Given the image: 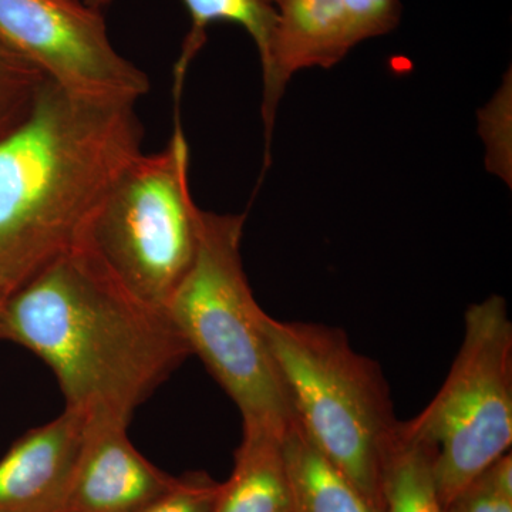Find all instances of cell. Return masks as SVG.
I'll list each match as a JSON object with an SVG mask.
<instances>
[{
  "label": "cell",
  "mask_w": 512,
  "mask_h": 512,
  "mask_svg": "<svg viewBox=\"0 0 512 512\" xmlns=\"http://www.w3.org/2000/svg\"><path fill=\"white\" fill-rule=\"evenodd\" d=\"M143 140L136 103L46 80L28 114L0 137V291L10 295L77 247Z\"/></svg>",
  "instance_id": "2"
},
{
  "label": "cell",
  "mask_w": 512,
  "mask_h": 512,
  "mask_svg": "<svg viewBox=\"0 0 512 512\" xmlns=\"http://www.w3.org/2000/svg\"><path fill=\"white\" fill-rule=\"evenodd\" d=\"M177 478L133 446L126 426L89 423L63 512H140L167 494Z\"/></svg>",
  "instance_id": "9"
},
{
  "label": "cell",
  "mask_w": 512,
  "mask_h": 512,
  "mask_svg": "<svg viewBox=\"0 0 512 512\" xmlns=\"http://www.w3.org/2000/svg\"><path fill=\"white\" fill-rule=\"evenodd\" d=\"M443 512H512L511 451L495 460Z\"/></svg>",
  "instance_id": "16"
},
{
  "label": "cell",
  "mask_w": 512,
  "mask_h": 512,
  "mask_svg": "<svg viewBox=\"0 0 512 512\" xmlns=\"http://www.w3.org/2000/svg\"><path fill=\"white\" fill-rule=\"evenodd\" d=\"M218 485L208 474H185L167 494L140 512H212Z\"/></svg>",
  "instance_id": "17"
},
{
  "label": "cell",
  "mask_w": 512,
  "mask_h": 512,
  "mask_svg": "<svg viewBox=\"0 0 512 512\" xmlns=\"http://www.w3.org/2000/svg\"><path fill=\"white\" fill-rule=\"evenodd\" d=\"M262 328L306 436L384 512L383 460L400 420L382 367L342 329L266 312Z\"/></svg>",
  "instance_id": "4"
},
{
  "label": "cell",
  "mask_w": 512,
  "mask_h": 512,
  "mask_svg": "<svg viewBox=\"0 0 512 512\" xmlns=\"http://www.w3.org/2000/svg\"><path fill=\"white\" fill-rule=\"evenodd\" d=\"M245 218L202 211L197 256L167 313L192 355L237 404L242 427L284 437L299 421L242 264Z\"/></svg>",
  "instance_id": "3"
},
{
  "label": "cell",
  "mask_w": 512,
  "mask_h": 512,
  "mask_svg": "<svg viewBox=\"0 0 512 512\" xmlns=\"http://www.w3.org/2000/svg\"><path fill=\"white\" fill-rule=\"evenodd\" d=\"M384 512H443L433 473V451L400 421L382 467Z\"/></svg>",
  "instance_id": "14"
},
{
  "label": "cell",
  "mask_w": 512,
  "mask_h": 512,
  "mask_svg": "<svg viewBox=\"0 0 512 512\" xmlns=\"http://www.w3.org/2000/svg\"><path fill=\"white\" fill-rule=\"evenodd\" d=\"M212 512H295L282 436L244 429L231 476L218 485Z\"/></svg>",
  "instance_id": "11"
},
{
  "label": "cell",
  "mask_w": 512,
  "mask_h": 512,
  "mask_svg": "<svg viewBox=\"0 0 512 512\" xmlns=\"http://www.w3.org/2000/svg\"><path fill=\"white\" fill-rule=\"evenodd\" d=\"M264 2L269 3V5L276 6L278 3H281L282 0H264Z\"/></svg>",
  "instance_id": "19"
},
{
  "label": "cell",
  "mask_w": 512,
  "mask_h": 512,
  "mask_svg": "<svg viewBox=\"0 0 512 512\" xmlns=\"http://www.w3.org/2000/svg\"><path fill=\"white\" fill-rule=\"evenodd\" d=\"M0 340L52 369L66 409L89 423L126 427L192 355L167 312L138 301L76 248L10 293Z\"/></svg>",
  "instance_id": "1"
},
{
  "label": "cell",
  "mask_w": 512,
  "mask_h": 512,
  "mask_svg": "<svg viewBox=\"0 0 512 512\" xmlns=\"http://www.w3.org/2000/svg\"><path fill=\"white\" fill-rule=\"evenodd\" d=\"M8 296V293L0 291V323H2L3 308H5V302Z\"/></svg>",
  "instance_id": "18"
},
{
  "label": "cell",
  "mask_w": 512,
  "mask_h": 512,
  "mask_svg": "<svg viewBox=\"0 0 512 512\" xmlns=\"http://www.w3.org/2000/svg\"><path fill=\"white\" fill-rule=\"evenodd\" d=\"M295 512H383L320 453L296 423L282 437Z\"/></svg>",
  "instance_id": "12"
},
{
  "label": "cell",
  "mask_w": 512,
  "mask_h": 512,
  "mask_svg": "<svg viewBox=\"0 0 512 512\" xmlns=\"http://www.w3.org/2000/svg\"><path fill=\"white\" fill-rule=\"evenodd\" d=\"M89 420L64 410L0 458V512H63Z\"/></svg>",
  "instance_id": "10"
},
{
  "label": "cell",
  "mask_w": 512,
  "mask_h": 512,
  "mask_svg": "<svg viewBox=\"0 0 512 512\" xmlns=\"http://www.w3.org/2000/svg\"><path fill=\"white\" fill-rule=\"evenodd\" d=\"M201 218L190 190V146L175 107L167 146L138 154L123 168L76 249L138 301L167 312L197 256Z\"/></svg>",
  "instance_id": "5"
},
{
  "label": "cell",
  "mask_w": 512,
  "mask_h": 512,
  "mask_svg": "<svg viewBox=\"0 0 512 512\" xmlns=\"http://www.w3.org/2000/svg\"><path fill=\"white\" fill-rule=\"evenodd\" d=\"M87 5L99 10L109 6L113 0H84ZM190 13L191 28L185 37L183 50L175 63L174 100L180 104L181 93L188 67L207 42V30L218 22L241 26L254 40L259 62H264L271 43L276 23V8L264 0H183Z\"/></svg>",
  "instance_id": "13"
},
{
  "label": "cell",
  "mask_w": 512,
  "mask_h": 512,
  "mask_svg": "<svg viewBox=\"0 0 512 512\" xmlns=\"http://www.w3.org/2000/svg\"><path fill=\"white\" fill-rule=\"evenodd\" d=\"M262 67V119L271 138L286 86L301 70L329 69L360 43L387 35L402 19L400 0H282Z\"/></svg>",
  "instance_id": "8"
},
{
  "label": "cell",
  "mask_w": 512,
  "mask_h": 512,
  "mask_svg": "<svg viewBox=\"0 0 512 512\" xmlns=\"http://www.w3.org/2000/svg\"><path fill=\"white\" fill-rule=\"evenodd\" d=\"M0 36L69 92L137 103L143 70L117 52L101 10L84 0H0Z\"/></svg>",
  "instance_id": "7"
},
{
  "label": "cell",
  "mask_w": 512,
  "mask_h": 512,
  "mask_svg": "<svg viewBox=\"0 0 512 512\" xmlns=\"http://www.w3.org/2000/svg\"><path fill=\"white\" fill-rule=\"evenodd\" d=\"M464 338L446 382L429 406L404 421L433 451L441 507L512 443V322L503 296L474 303L464 316Z\"/></svg>",
  "instance_id": "6"
},
{
  "label": "cell",
  "mask_w": 512,
  "mask_h": 512,
  "mask_svg": "<svg viewBox=\"0 0 512 512\" xmlns=\"http://www.w3.org/2000/svg\"><path fill=\"white\" fill-rule=\"evenodd\" d=\"M46 80L35 63L0 36V137L28 114Z\"/></svg>",
  "instance_id": "15"
}]
</instances>
